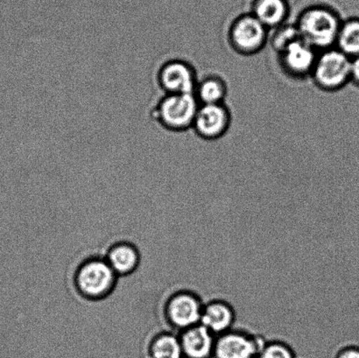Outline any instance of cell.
<instances>
[{
  "label": "cell",
  "mask_w": 359,
  "mask_h": 358,
  "mask_svg": "<svg viewBox=\"0 0 359 358\" xmlns=\"http://www.w3.org/2000/svg\"><path fill=\"white\" fill-rule=\"evenodd\" d=\"M342 21L332 7L314 5L302 10L294 25L302 40L321 52L335 47Z\"/></svg>",
  "instance_id": "1"
},
{
  "label": "cell",
  "mask_w": 359,
  "mask_h": 358,
  "mask_svg": "<svg viewBox=\"0 0 359 358\" xmlns=\"http://www.w3.org/2000/svg\"><path fill=\"white\" fill-rule=\"evenodd\" d=\"M118 277L104 257L88 258L77 266L74 287L88 301H101L114 292Z\"/></svg>",
  "instance_id": "2"
},
{
  "label": "cell",
  "mask_w": 359,
  "mask_h": 358,
  "mask_svg": "<svg viewBox=\"0 0 359 358\" xmlns=\"http://www.w3.org/2000/svg\"><path fill=\"white\" fill-rule=\"evenodd\" d=\"M200 104L194 94H164L151 114L161 128L174 132L192 129Z\"/></svg>",
  "instance_id": "3"
},
{
  "label": "cell",
  "mask_w": 359,
  "mask_h": 358,
  "mask_svg": "<svg viewBox=\"0 0 359 358\" xmlns=\"http://www.w3.org/2000/svg\"><path fill=\"white\" fill-rule=\"evenodd\" d=\"M351 59L337 48L318 53L311 78L325 92H337L351 83Z\"/></svg>",
  "instance_id": "4"
},
{
  "label": "cell",
  "mask_w": 359,
  "mask_h": 358,
  "mask_svg": "<svg viewBox=\"0 0 359 358\" xmlns=\"http://www.w3.org/2000/svg\"><path fill=\"white\" fill-rule=\"evenodd\" d=\"M269 32L251 13L242 14L229 27L228 43L238 55H255L262 52L269 41Z\"/></svg>",
  "instance_id": "5"
},
{
  "label": "cell",
  "mask_w": 359,
  "mask_h": 358,
  "mask_svg": "<svg viewBox=\"0 0 359 358\" xmlns=\"http://www.w3.org/2000/svg\"><path fill=\"white\" fill-rule=\"evenodd\" d=\"M203 306L204 301L196 293L179 290L165 303V318L168 325L180 333L200 324Z\"/></svg>",
  "instance_id": "6"
},
{
  "label": "cell",
  "mask_w": 359,
  "mask_h": 358,
  "mask_svg": "<svg viewBox=\"0 0 359 358\" xmlns=\"http://www.w3.org/2000/svg\"><path fill=\"white\" fill-rule=\"evenodd\" d=\"M156 82L164 94H194L198 77L191 63L172 58L161 63L156 72Z\"/></svg>",
  "instance_id": "7"
},
{
  "label": "cell",
  "mask_w": 359,
  "mask_h": 358,
  "mask_svg": "<svg viewBox=\"0 0 359 358\" xmlns=\"http://www.w3.org/2000/svg\"><path fill=\"white\" fill-rule=\"evenodd\" d=\"M266 341L262 336L233 328L217 336L212 358H257Z\"/></svg>",
  "instance_id": "8"
},
{
  "label": "cell",
  "mask_w": 359,
  "mask_h": 358,
  "mask_svg": "<svg viewBox=\"0 0 359 358\" xmlns=\"http://www.w3.org/2000/svg\"><path fill=\"white\" fill-rule=\"evenodd\" d=\"M318 53L300 38L278 53V62L287 76L304 80L311 77Z\"/></svg>",
  "instance_id": "9"
},
{
  "label": "cell",
  "mask_w": 359,
  "mask_h": 358,
  "mask_svg": "<svg viewBox=\"0 0 359 358\" xmlns=\"http://www.w3.org/2000/svg\"><path fill=\"white\" fill-rule=\"evenodd\" d=\"M231 125V113L226 104H200L192 126L200 139L213 142L226 135Z\"/></svg>",
  "instance_id": "10"
},
{
  "label": "cell",
  "mask_w": 359,
  "mask_h": 358,
  "mask_svg": "<svg viewBox=\"0 0 359 358\" xmlns=\"http://www.w3.org/2000/svg\"><path fill=\"white\" fill-rule=\"evenodd\" d=\"M237 314L233 306L223 299H213L204 303L200 324L216 336L234 328Z\"/></svg>",
  "instance_id": "11"
},
{
  "label": "cell",
  "mask_w": 359,
  "mask_h": 358,
  "mask_svg": "<svg viewBox=\"0 0 359 358\" xmlns=\"http://www.w3.org/2000/svg\"><path fill=\"white\" fill-rule=\"evenodd\" d=\"M183 356L189 358H212L217 336L199 324L178 333Z\"/></svg>",
  "instance_id": "12"
},
{
  "label": "cell",
  "mask_w": 359,
  "mask_h": 358,
  "mask_svg": "<svg viewBox=\"0 0 359 358\" xmlns=\"http://www.w3.org/2000/svg\"><path fill=\"white\" fill-rule=\"evenodd\" d=\"M104 259L118 277L132 275L140 264L139 249L128 241L117 242L111 245Z\"/></svg>",
  "instance_id": "13"
},
{
  "label": "cell",
  "mask_w": 359,
  "mask_h": 358,
  "mask_svg": "<svg viewBox=\"0 0 359 358\" xmlns=\"http://www.w3.org/2000/svg\"><path fill=\"white\" fill-rule=\"evenodd\" d=\"M290 13L287 0H255L251 11L252 15L269 31L286 24Z\"/></svg>",
  "instance_id": "14"
},
{
  "label": "cell",
  "mask_w": 359,
  "mask_h": 358,
  "mask_svg": "<svg viewBox=\"0 0 359 358\" xmlns=\"http://www.w3.org/2000/svg\"><path fill=\"white\" fill-rule=\"evenodd\" d=\"M194 95L200 104H224L228 85L223 77L210 74L198 79Z\"/></svg>",
  "instance_id": "15"
},
{
  "label": "cell",
  "mask_w": 359,
  "mask_h": 358,
  "mask_svg": "<svg viewBox=\"0 0 359 358\" xmlns=\"http://www.w3.org/2000/svg\"><path fill=\"white\" fill-rule=\"evenodd\" d=\"M150 358H182L179 334L165 331L154 336L149 345Z\"/></svg>",
  "instance_id": "16"
},
{
  "label": "cell",
  "mask_w": 359,
  "mask_h": 358,
  "mask_svg": "<svg viewBox=\"0 0 359 358\" xmlns=\"http://www.w3.org/2000/svg\"><path fill=\"white\" fill-rule=\"evenodd\" d=\"M335 48L351 59L359 56V18L342 21Z\"/></svg>",
  "instance_id": "17"
},
{
  "label": "cell",
  "mask_w": 359,
  "mask_h": 358,
  "mask_svg": "<svg viewBox=\"0 0 359 358\" xmlns=\"http://www.w3.org/2000/svg\"><path fill=\"white\" fill-rule=\"evenodd\" d=\"M273 31L272 36L269 37V41L273 50L277 54L292 42L301 38L295 25L286 23Z\"/></svg>",
  "instance_id": "18"
},
{
  "label": "cell",
  "mask_w": 359,
  "mask_h": 358,
  "mask_svg": "<svg viewBox=\"0 0 359 358\" xmlns=\"http://www.w3.org/2000/svg\"><path fill=\"white\" fill-rule=\"evenodd\" d=\"M257 358H297L294 350L281 340H267Z\"/></svg>",
  "instance_id": "19"
},
{
  "label": "cell",
  "mask_w": 359,
  "mask_h": 358,
  "mask_svg": "<svg viewBox=\"0 0 359 358\" xmlns=\"http://www.w3.org/2000/svg\"><path fill=\"white\" fill-rule=\"evenodd\" d=\"M334 358H359V346L348 343L337 350Z\"/></svg>",
  "instance_id": "20"
},
{
  "label": "cell",
  "mask_w": 359,
  "mask_h": 358,
  "mask_svg": "<svg viewBox=\"0 0 359 358\" xmlns=\"http://www.w3.org/2000/svg\"><path fill=\"white\" fill-rule=\"evenodd\" d=\"M351 83L359 88V56L351 59Z\"/></svg>",
  "instance_id": "21"
},
{
  "label": "cell",
  "mask_w": 359,
  "mask_h": 358,
  "mask_svg": "<svg viewBox=\"0 0 359 358\" xmlns=\"http://www.w3.org/2000/svg\"><path fill=\"white\" fill-rule=\"evenodd\" d=\"M182 358H189V357H183Z\"/></svg>",
  "instance_id": "22"
}]
</instances>
